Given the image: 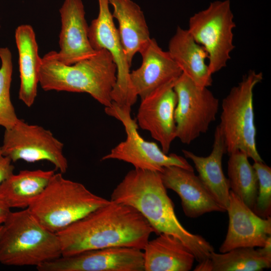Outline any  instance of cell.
I'll return each instance as SVG.
<instances>
[{
  "label": "cell",
  "instance_id": "83f0119b",
  "mask_svg": "<svg viewBox=\"0 0 271 271\" xmlns=\"http://www.w3.org/2000/svg\"><path fill=\"white\" fill-rule=\"evenodd\" d=\"M14 169L12 161L3 154L0 147V185L14 174Z\"/></svg>",
  "mask_w": 271,
  "mask_h": 271
},
{
  "label": "cell",
  "instance_id": "9c48e42d",
  "mask_svg": "<svg viewBox=\"0 0 271 271\" xmlns=\"http://www.w3.org/2000/svg\"><path fill=\"white\" fill-rule=\"evenodd\" d=\"M174 89L177 97L174 113L176 138L189 145L205 133L215 120L219 100L208 87L196 84L183 73Z\"/></svg>",
  "mask_w": 271,
  "mask_h": 271
},
{
  "label": "cell",
  "instance_id": "277c9868",
  "mask_svg": "<svg viewBox=\"0 0 271 271\" xmlns=\"http://www.w3.org/2000/svg\"><path fill=\"white\" fill-rule=\"evenodd\" d=\"M62 256L57 234L43 226L28 208L11 212L3 224L0 262L36 267Z\"/></svg>",
  "mask_w": 271,
  "mask_h": 271
},
{
  "label": "cell",
  "instance_id": "ffe728a7",
  "mask_svg": "<svg viewBox=\"0 0 271 271\" xmlns=\"http://www.w3.org/2000/svg\"><path fill=\"white\" fill-rule=\"evenodd\" d=\"M15 37L19 54V98L27 106L31 107L37 95L42 58L39 55L35 33L31 26L26 24L18 26Z\"/></svg>",
  "mask_w": 271,
  "mask_h": 271
},
{
  "label": "cell",
  "instance_id": "f546056e",
  "mask_svg": "<svg viewBox=\"0 0 271 271\" xmlns=\"http://www.w3.org/2000/svg\"><path fill=\"white\" fill-rule=\"evenodd\" d=\"M2 231H3V225L0 226V239L2 235Z\"/></svg>",
  "mask_w": 271,
  "mask_h": 271
},
{
  "label": "cell",
  "instance_id": "cb8c5ba5",
  "mask_svg": "<svg viewBox=\"0 0 271 271\" xmlns=\"http://www.w3.org/2000/svg\"><path fill=\"white\" fill-rule=\"evenodd\" d=\"M271 267V254L260 247H239L224 253L213 251L194 271H260Z\"/></svg>",
  "mask_w": 271,
  "mask_h": 271
},
{
  "label": "cell",
  "instance_id": "30bf717a",
  "mask_svg": "<svg viewBox=\"0 0 271 271\" xmlns=\"http://www.w3.org/2000/svg\"><path fill=\"white\" fill-rule=\"evenodd\" d=\"M1 148L12 162L47 161L62 174L68 168L63 144L50 130L20 118L14 126L5 129Z\"/></svg>",
  "mask_w": 271,
  "mask_h": 271
},
{
  "label": "cell",
  "instance_id": "f1b7e54d",
  "mask_svg": "<svg viewBox=\"0 0 271 271\" xmlns=\"http://www.w3.org/2000/svg\"><path fill=\"white\" fill-rule=\"evenodd\" d=\"M11 212V208L0 196V226L2 225Z\"/></svg>",
  "mask_w": 271,
  "mask_h": 271
},
{
  "label": "cell",
  "instance_id": "8fae6325",
  "mask_svg": "<svg viewBox=\"0 0 271 271\" xmlns=\"http://www.w3.org/2000/svg\"><path fill=\"white\" fill-rule=\"evenodd\" d=\"M99 13L88 27V37L95 50L105 49L111 55L116 67V81L111 97L113 104L119 107H131L138 95L130 79V65L127 60L109 8L108 0H98Z\"/></svg>",
  "mask_w": 271,
  "mask_h": 271
},
{
  "label": "cell",
  "instance_id": "7c38bea8",
  "mask_svg": "<svg viewBox=\"0 0 271 271\" xmlns=\"http://www.w3.org/2000/svg\"><path fill=\"white\" fill-rule=\"evenodd\" d=\"M39 271H145L142 249L113 246L61 256L38 266Z\"/></svg>",
  "mask_w": 271,
  "mask_h": 271
},
{
  "label": "cell",
  "instance_id": "6da1fadb",
  "mask_svg": "<svg viewBox=\"0 0 271 271\" xmlns=\"http://www.w3.org/2000/svg\"><path fill=\"white\" fill-rule=\"evenodd\" d=\"M155 231L134 208L110 200L56 233L62 256L113 246L143 250Z\"/></svg>",
  "mask_w": 271,
  "mask_h": 271
},
{
  "label": "cell",
  "instance_id": "8992f818",
  "mask_svg": "<svg viewBox=\"0 0 271 271\" xmlns=\"http://www.w3.org/2000/svg\"><path fill=\"white\" fill-rule=\"evenodd\" d=\"M263 79L262 72L250 70L223 99L220 121L218 125L226 152L245 153L254 162H262L256 145L253 110V89Z\"/></svg>",
  "mask_w": 271,
  "mask_h": 271
},
{
  "label": "cell",
  "instance_id": "3957f363",
  "mask_svg": "<svg viewBox=\"0 0 271 271\" xmlns=\"http://www.w3.org/2000/svg\"><path fill=\"white\" fill-rule=\"evenodd\" d=\"M116 72L112 57L105 49L70 65L58 61L52 51L42 58L39 84L46 91L88 93L107 107L112 105Z\"/></svg>",
  "mask_w": 271,
  "mask_h": 271
},
{
  "label": "cell",
  "instance_id": "5b68a950",
  "mask_svg": "<svg viewBox=\"0 0 271 271\" xmlns=\"http://www.w3.org/2000/svg\"><path fill=\"white\" fill-rule=\"evenodd\" d=\"M62 174L54 173L28 208L43 226L56 233L110 201Z\"/></svg>",
  "mask_w": 271,
  "mask_h": 271
},
{
  "label": "cell",
  "instance_id": "2e32d148",
  "mask_svg": "<svg viewBox=\"0 0 271 271\" xmlns=\"http://www.w3.org/2000/svg\"><path fill=\"white\" fill-rule=\"evenodd\" d=\"M140 53L142 64L130 72V79L141 99L164 85L176 81L182 73L169 52L164 51L154 38H151Z\"/></svg>",
  "mask_w": 271,
  "mask_h": 271
},
{
  "label": "cell",
  "instance_id": "484cf974",
  "mask_svg": "<svg viewBox=\"0 0 271 271\" xmlns=\"http://www.w3.org/2000/svg\"><path fill=\"white\" fill-rule=\"evenodd\" d=\"M0 126L6 129L14 126L19 119L11 99L13 63L8 48H0Z\"/></svg>",
  "mask_w": 271,
  "mask_h": 271
},
{
  "label": "cell",
  "instance_id": "ac0fdd59",
  "mask_svg": "<svg viewBox=\"0 0 271 271\" xmlns=\"http://www.w3.org/2000/svg\"><path fill=\"white\" fill-rule=\"evenodd\" d=\"M186 158L190 159L198 173V177L216 201L226 210L229 202L230 187L224 175L222 161L226 152L222 135L216 127L212 150L207 157L198 156L191 151L182 150Z\"/></svg>",
  "mask_w": 271,
  "mask_h": 271
},
{
  "label": "cell",
  "instance_id": "e0dca14e",
  "mask_svg": "<svg viewBox=\"0 0 271 271\" xmlns=\"http://www.w3.org/2000/svg\"><path fill=\"white\" fill-rule=\"evenodd\" d=\"M160 174L165 187L174 191L180 197L187 217L194 218L211 212L226 211L213 198L194 171L171 166L164 168Z\"/></svg>",
  "mask_w": 271,
  "mask_h": 271
},
{
  "label": "cell",
  "instance_id": "5bb4252c",
  "mask_svg": "<svg viewBox=\"0 0 271 271\" xmlns=\"http://www.w3.org/2000/svg\"><path fill=\"white\" fill-rule=\"evenodd\" d=\"M226 211L228 227L226 237L219 249L220 253L239 247L264 246L271 236V217L258 216L230 190Z\"/></svg>",
  "mask_w": 271,
  "mask_h": 271
},
{
  "label": "cell",
  "instance_id": "44dd1931",
  "mask_svg": "<svg viewBox=\"0 0 271 271\" xmlns=\"http://www.w3.org/2000/svg\"><path fill=\"white\" fill-rule=\"evenodd\" d=\"M143 250L145 271H189L195 260L181 240L166 233L149 240Z\"/></svg>",
  "mask_w": 271,
  "mask_h": 271
},
{
  "label": "cell",
  "instance_id": "9a60e30c",
  "mask_svg": "<svg viewBox=\"0 0 271 271\" xmlns=\"http://www.w3.org/2000/svg\"><path fill=\"white\" fill-rule=\"evenodd\" d=\"M61 29L59 44L60 50L54 51L61 63L72 65L89 58L97 52L91 46L88 27L82 0H64L59 10Z\"/></svg>",
  "mask_w": 271,
  "mask_h": 271
},
{
  "label": "cell",
  "instance_id": "4316f807",
  "mask_svg": "<svg viewBox=\"0 0 271 271\" xmlns=\"http://www.w3.org/2000/svg\"><path fill=\"white\" fill-rule=\"evenodd\" d=\"M258 178V191L252 211L258 216L267 218L271 215V168L262 162L252 165Z\"/></svg>",
  "mask_w": 271,
  "mask_h": 271
},
{
  "label": "cell",
  "instance_id": "ba28073f",
  "mask_svg": "<svg viewBox=\"0 0 271 271\" xmlns=\"http://www.w3.org/2000/svg\"><path fill=\"white\" fill-rule=\"evenodd\" d=\"M131 108L113 103L105 107V113L120 121L124 127L126 139L112 148L101 161L117 160L129 163L135 169L161 172L165 167L176 166L194 171L183 157L164 153L156 143L144 140L138 131L137 121L130 115Z\"/></svg>",
  "mask_w": 271,
  "mask_h": 271
},
{
  "label": "cell",
  "instance_id": "4fadbf2b",
  "mask_svg": "<svg viewBox=\"0 0 271 271\" xmlns=\"http://www.w3.org/2000/svg\"><path fill=\"white\" fill-rule=\"evenodd\" d=\"M175 82L167 83L142 99L137 116L138 125L149 131L166 154L176 138Z\"/></svg>",
  "mask_w": 271,
  "mask_h": 271
},
{
  "label": "cell",
  "instance_id": "7a4b0ae2",
  "mask_svg": "<svg viewBox=\"0 0 271 271\" xmlns=\"http://www.w3.org/2000/svg\"><path fill=\"white\" fill-rule=\"evenodd\" d=\"M110 200L134 208L156 234L166 233L178 238L198 262L209 258L214 251L204 237L190 232L180 222L160 172L135 168L129 171L113 190Z\"/></svg>",
  "mask_w": 271,
  "mask_h": 271
},
{
  "label": "cell",
  "instance_id": "603a6c76",
  "mask_svg": "<svg viewBox=\"0 0 271 271\" xmlns=\"http://www.w3.org/2000/svg\"><path fill=\"white\" fill-rule=\"evenodd\" d=\"M55 173L53 170H22L0 185V196L11 208H28L39 196Z\"/></svg>",
  "mask_w": 271,
  "mask_h": 271
},
{
  "label": "cell",
  "instance_id": "7402d4cb",
  "mask_svg": "<svg viewBox=\"0 0 271 271\" xmlns=\"http://www.w3.org/2000/svg\"><path fill=\"white\" fill-rule=\"evenodd\" d=\"M113 8L112 14L118 24L117 30L121 42L131 65L132 59L151 39L144 12L131 0H108Z\"/></svg>",
  "mask_w": 271,
  "mask_h": 271
},
{
  "label": "cell",
  "instance_id": "52a82bcc",
  "mask_svg": "<svg viewBox=\"0 0 271 271\" xmlns=\"http://www.w3.org/2000/svg\"><path fill=\"white\" fill-rule=\"evenodd\" d=\"M236 27L229 0L216 1L191 17L190 35L208 54L211 75L226 66L234 49L233 30Z\"/></svg>",
  "mask_w": 271,
  "mask_h": 271
},
{
  "label": "cell",
  "instance_id": "d4e9b609",
  "mask_svg": "<svg viewBox=\"0 0 271 271\" xmlns=\"http://www.w3.org/2000/svg\"><path fill=\"white\" fill-rule=\"evenodd\" d=\"M229 155L227 174L230 191L252 209L258 191L256 172L244 152L237 151Z\"/></svg>",
  "mask_w": 271,
  "mask_h": 271
},
{
  "label": "cell",
  "instance_id": "d6986e66",
  "mask_svg": "<svg viewBox=\"0 0 271 271\" xmlns=\"http://www.w3.org/2000/svg\"><path fill=\"white\" fill-rule=\"evenodd\" d=\"M168 51L182 73L196 84L206 87L212 85V75L206 62L207 53L187 29L177 27L169 41Z\"/></svg>",
  "mask_w": 271,
  "mask_h": 271
}]
</instances>
